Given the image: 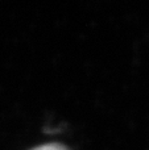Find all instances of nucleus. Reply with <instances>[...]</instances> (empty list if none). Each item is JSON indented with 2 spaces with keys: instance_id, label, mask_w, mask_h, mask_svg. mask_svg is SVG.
<instances>
[{
  "instance_id": "nucleus-1",
  "label": "nucleus",
  "mask_w": 149,
  "mask_h": 150,
  "mask_svg": "<svg viewBox=\"0 0 149 150\" xmlns=\"http://www.w3.org/2000/svg\"><path fill=\"white\" fill-rule=\"evenodd\" d=\"M32 150H67V149L63 145H60V144H46V145L37 146V148Z\"/></svg>"
}]
</instances>
